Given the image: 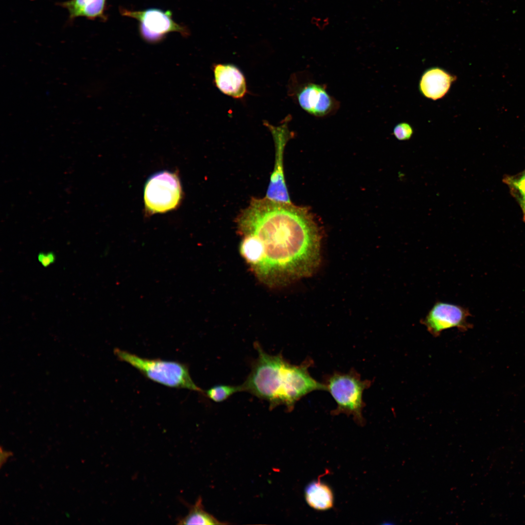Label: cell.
Listing matches in <instances>:
<instances>
[{"label": "cell", "instance_id": "19", "mask_svg": "<svg viewBox=\"0 0 525 525\" xmlns=\"http://www.w3.org/2000/svg\"><path fill=\"white\" fill-rule=\"evenodd\" d=\"M0 467L1 468L7 462L8 458L13 456V453L10 451L4 450L1 446L0 447Z\"/></svg>", "mask_w": 525, "mask_h": 525}, {"label": "cell", "instance_id": "3", "mask_svg": "<svg viewBox=\"0 0 525 525\" xmlns=\"http://www.w3.org/2000/svg\"><path fill=\"white\" fill-rule=\"evenodd\" d=\"M114 353L119 360L129 364L153 382L170 387L187 389L204 394V391L192 379L189 367L185 363L143 358L118 348L114 350Z\"/></svg>", "mask_w": 525, "mask_h": 525}, {"label": "cell", "instance_id": "7", "mask_svg": "<svg viewBox=\"0 0 525 525\" xmlns=\"http://www.w3.org/2000/svg\"><path fill=\"white\" fill-rule=\"evenodd\" d=\"M288 118L287 117L283 123L278 126L264 122L273 136L276 149L274 169L270 178L265 197L277 202L292 203L285 183L283 163L285 146L292 136L288 127Z\"/></svg>", "mask_w": 525, "mask_h": 525}, {"label": "cell", "instance_id": "15", "mask_svg": "<svg viewBox=\"0 0 525 525\" xmlns=\"http://www.w3.org/2000/svg\"><path fill=\"white\" fill-rule=\"evenodd\" d=\"M503 182L508 186L510 194L520 206L525 222V169L515 175H505Z\"/></svg>", "mask_w": 525, "mask_h": 525}, {"label": "cell", "instance_id": "1", "mask_svg": "<svg viewBox=\"0 0 525 525\" xmlns=\"http://www.w3.org/2000/svg\"><path fill=\"white\" fill-rule=\"evenodd\" d=\"M242 256L269 285L311 275L320 262V236L306 208L252 198L237 217Z\"/></svg>", "mask_w": 525, "mask_h": 525}, {"label": "cell", "instance_id": "4", "mask_svg": "<svg viewBox=\"0 0 525 525\" xmlns=\"http://www.w3.org/2000/svg\"><path fill=\"white\" fill-rule=\"evenodd\" d=\"M325 385L337 405L332 413L352 415L357 423L363 425L365 423L363 393L370 386V381L362 380L359 375L352 370L348 373H333L327 378Z\"/></svg>", "mask_w": 525, "mask_h": 525}, {"label": "cell", "instance_id": "2", "mask_svg": "<svg viewBox=\"0 0 525 525\" xmlns=\"http://www.w3.org/2000/svg\"><path fill=\"white\" fill-rule=\"evenodd\" d=\"M255 346L258 358L241 386L243 391L267 401L270 409L284 405L291 411L296 402L307 394L327 389L325 384L317 382L310 375L308 368L311 361L294 365L281 354H269L258 343Z\"/></svg>", "mask_w": 525, "mask_h": 525}, {"label": "cell", "instance_id": "17", "mask_svg": "<svg viewBox=\"0 0 525 525\" xmlns=\"http://www.w3.org/2000/svg\"><path fill=\"white\" fill-rule=\"evenodd\" d=\"M413 133L412 126L406 122H402L395 126L393 130V135L400 140H408L411 137Z\"/></svg>", "mask_w": 525, "mask_h": 525}, {"label": "cell", "instance_id": "13", "mask_svg": "<svg viewBox=\"0 0 525 525\" xmlns=\"http://www.w3.org/2000/svg\"><path fill=\"white\" fill-rule=\"evenodd\" d=\"M304 497L308 505L318 511L332 508L334 504V495L331 487L319 479L310 483L305 488Z\"/></svg>", "mask_w": 525, "mask_h": 525}, {"label": "cell", "instance_id": "10", "mask_svg": "<svg viewBox=\"0 0 525 525\" xmlns=\"http://www.w3.org/2000/svg\"><path fill=\"white\" fill-rule=\"evenodd\" d=\"M214 76L217 87L224 94L235 98H241L245 95V80L236 67L230 64H217L214 66Z\"/></svg>", "mask_w": 525, "mask_h": 525}, {"label": "cell", "instance_id": "5", "mask_svg": "<svg viewBox=\"0 0 525 525\" xmlns=\"http://www.w3.org/2000/svg\"><path fill=\"white\" fill-rule=\"evenodd\" d=\"M182 194L180 183L175 173L166 171L157 173L145 185V208L152 214L170 211L178 206Z\"/></svg>", "mask_w": 525, "mask_h": 525}, {"label": "cell", "instance_id": "12", "mask_svg": "<svg viewBox=\"0 0 525 525\" xmlns=\"http://www.w3.org/2000/svg\"><path fill=\"white\" fill-rule=\"evenodd\" d=\"M106 0H68L60 5L66 8L69 14V19L72 20L79 17L90 20L100 19L105 21Z\"/></svg>", "mask_w": 525, "mask_h": 525}, {"label": "cell", "instance_id": "14", "mask_svg": "<svg viewBox=\"0 0 525 525\" xmlns=\"http://www.w3.org/2000/svg\"><path fill=\"white\" fill-rule=\"evenodd\" d=\"M179 525H225L226 522H222L215 517L205 510L202 504V499L199 497L195 503L189 507L188 514L184 518L178 520Z\"/></svg>", "mask_w": 525, "mask_h": 525}, {"label": "cell", "instance_id": "11", "mask_svg": "<svg viewBox=\"0 0 525 525\" xmlns=\"http://www.w3.org/2000/svg\"><path fill=\"white\" fill-rule=\"evenodd\" d=\"M456 77L444 70L433 67L426 70L420 82V90L425 97L437 100L448 92Z\"/></svg>", "mask_w": 525, "mask_h": 525}, {"label": "cell", "instance_id": "6", "mask_svg": "<svg viewBox=\"0 0 525 525\" xmlns=\"http://www.w3.org/2000/svg\"><path fill=\"white\" fill-rule=\"evenodd\" d=\"M120 11L122 16L139 21L141 36L150 43L159 42L171 32L179 33L183 36H187L190 34L187 27L174 21L170 11H164L156 8L133 11L121 8Z\"/></svg>", "mask_w": 525, "mask_h": 525}, {"label": "cell", "instance_id": "9", "mask_svg": "<svg viewBox=\"0 0 525 525\" xmlns=\"http://www.w3.org/2000/svg\"><path fill=\"white\" fill-rule=\"evenodd\" d=\"M296 95L301 107L316 117L330 114L337 106L335 100L319 84L306 83L299 88Z\"/></svg>", "mask_w": 525, "mask_h": 525}, {"label": "cell", "instance_id": "18", "mask_svg": "<svg viewBox=\"0 0 525 525\" xmlns=\"http://www.w3.org/2000/svg\"><path fill=\"white\" fill-rule=\"evenodd\" d=\"M38 260L43 266L47 267L54 262L55 256L52 253H40L38 256Z\"/></svg>", "mask_w": 525, "mask_h": 525}, {"label": "cell", "instance_id": "16", "mask_svg": "<svg viewBox=\"0 0 525 525\" xmlns=\"http://www.w3.org/2000/svg\"><path fill=\"white\" fill-rule=\"evenodd\" d=\"M243 391L241 385H217L204 391V394L216 402H222L235 393Z\"/></svg>", "mask_w": 525, "mask_h": 525}, {"label": "cell", "instance_id": "8", "mask_svg": "<svg viewBox=\"0 0 525 525\" xmlns=\"http://www.w3.org/2000/svg\"><path fill=\"white\" fill-rule=\"evenodd\" d=\"M471 315L469 310L460 305L438 301L430 310L426 316L420 320V323L434 336H439L443 330L457 328L461 332H466L472 327L468 321Z\"/></svg>", "mask_w": 525, "mask_h": 525}]
</instances>
